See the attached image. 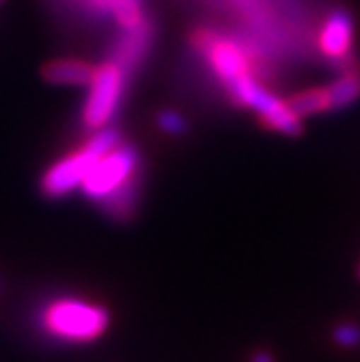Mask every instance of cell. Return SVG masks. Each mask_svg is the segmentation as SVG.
Returning a JSON list of instances; mask_svg holds the SVG:
<instances>
[{
  "mask_svg": "<svg viewBox=\"0 0 360 362\" xmlns=\"http://www.w3.org/2000/svg\"><path fill=\"white\" fill-rule=\"evenodd\" d=\"M354 44V20L347 11L337 9L332 11L323 22L321 35H319V48L321 52L335 59V61H345L352 52Z\"/></svg>",
  "mask_w": 360,
  "mask_h": 362,
  "instance_id": "obj_6",
  "label": "cell"
},
{
  "mask_svg": "<svg viewBox=\"0 0 360 362\" xmlns=\"http://www.w3.org/2000/svg\"><path fill=\"white\" fill-rule=\"evenodd\" d=\"M42 332L59 343H91L107 332L109 313L76 298H61L50 302L37 317Z\"/></svg>",
  "mask_w": 360,
  "mask_h": 362,
  "instance_id": "obj_1",
  "label": "cell"
},
{
  "mask_svg": "<svg viewBox=\"0 0 360 362\" xmlns=\"http://www.w3.org/2000/svg\"><path fill=\"white\" fill-rule=\"evenodd\" d=\"M0 3H3V0H0Z\"/></svg>",
  "mask_w": 360,
  "mask_h": 362,
  "instance_id": "obj_17",
  "label": "cell"
},
{
  "mask_svg": "<svg viewBox=\"0 0 360 362\" xmlns=\"http://www.w3.org/2000/svg\"><path fill=\"white\" fill-rule=\"evenodd\" d=\"M95 68L85 61L76 59H59L50 61L42 68V78L50 85H72V87H85L91 83Z\"/></svg>",
  "mask_w": 360,
  "mask_h": 362,
  "instance_id": "obj_7",
  "label": "cell"
},
{
  "mask_svg": "<svg viewBox=\"0 0 360 362\" xmlns=\"http://www.w3.org/2000/svg\"><path fill=\"white\" fill-rule=\"evenodd\" d=\"M128 76L130 72L115 59L98 65L89 83V95L83 109V122L87 128L100 130L111 124L126 93Z\"/></svg>",
  "mask_w": 360,
  "mask_h": 362,
  "instance_id": "obj_4",
  "label": "cell"
},
{
  "mask_svg": "<svg viewBox=\"0 0 360 362\" xmlns=\"http://www.w3.org/2000/svg\"><path fill=\"white\" fill-rule=\"evenodd\" d=\"M156 124L158 128L163 130V133H168V135H182L185 130H187V122L180 113L168 109V111H161L158 117H156Z\"/></svg>",
  "mask_w": 360,
  "mask_h": 362,
  "instance_id": "obj_13",
  "label": "cell"
},
{
  "mask_svg": "<svg viewBox=\"0 0 360 362\" xmlns=\"http://www.w3.org/2000/svg\"><path fill=\"white\" fill-rule=\"evenodd\" d=\"M328 95H330L332 109H345L354 105L360 98V76L356 72L343 74L332 85H328Z\"/></svg>",
  "mask_w": 360,
  "mask_h": 362,
  "instance_id": "obj_11",
  "label": "cell"
},
{
  "mask_svg": "<svg viewBox=\"0 0 360 362\" xmlns=\"http://www.w3.org/2000/svg\"><path fill=\"white\" fill-rule=\"evenodd\" d=\"M122 141L120 130L115 128H100L95 130V135L76 152L61 158L59 163L42 176L40 189L50 200H59V197L72 193L74 189H81V182L89 174V170L98 163L103 154H107L111 148H115Z\"/></svg>",
  "mask_w": 360,
  "mask_h": 362,
  "instance_id": "obj_2",
  "label": "cell"
},
{
  "mask_svg": "<svg viewBox=\"0 0 360 362\" xmlns=\"http://www.w3.org/2000/svg\"><path fill=\"white\" fill-rule=\"evenodd\" d=\"M250 362H274V356L269 351H256Z\"/></svg>",
  "mask_w": 360,
  "mask_h": 362,
  "instance_id": "obj_14",
  "label": "cell"
},
{
  "mask_svg": "<svg viewBox=\"0 0 360 362\" xmlns=\"http://www.w3.org/2000/svg\"><path fill=\"white\" fill-rule=\"evenodd\" d=\"M137 176H141V156L137 148L120 141L115 148L98 158V163L81 182V191L89 200L100 204Z\"/></svg>",
  "mask_w": 360,
  "mask_h": 362,
  "instance_id": "obj_3",
  "label": "cell"
},
{
  "mask_svg": "<svg viewBox=\"0 0 360 362\" xmlns=\"http://www.w3.org/2000/svg\"><path fill=\"white\" fill-rule=\"evenodd\" d=\"M87 3L98 11L115 16L122 28H133L148 20L141 7V0H87Z\"/></svg>",
  "mask_w": 360,
  "mask_h": 362,
  "instance_id": "obj_9",
  "label": "cell"
},
{
  "mask_svg": "<svg viewBox=\"0 0 360 362\" xmlns=\"http://www.w3.org/2000/svg\"><path fill=\"white\" fill-rule=\"evenodd\" d=\"M358 278H360V267H358Z\"/></svg>",
  "mask_w": 360,
  "mask_h": 362,
  "instance_id": "obj_16",
  "label": "cell"
},
{
  "mask_svg": "<svg viewBox=\"0 0 360 362\" xmlns=\"http://www.w3.org/2000/svg\"><path fill=\"white\" fill-rule=\"evenodd\" d=\"M3 288H5V278L0 276V293H3Z\"/></svg>",
  "mask_w": 360,
  "mask_h": 362,
  "instance_id": "obj_15",
  "label": "cell"
},
{
  "mask_svg": "<svg viewBox=\"0 0 360 362\" xmlns=\"http://www.w3.org/2000/svg\"><path fill=\"white\" fill-rule=\"evenodd\" d=\"M286 103H289V107L296 111L300 117L317 115V113H323V111H330L332 109L330 95H328V87H315V89L300 91L296 95H291Z\"/></svg>",
  "mask_w": 360,
  "mask_h": 362,
  "instance_id": "obj_10",
  "label": "cell"
},
{
  "mask_svg": "<svg viewBox=\"0 0 360 362\" xmlns=\"http://www.w3.org/2000/svg\"><path fill=\"white\" fill-rule=\"evenodd\" d=\"M191 44L207 59L211 70L226 85V89H231L235 83L252 74L248 52L235 40L221 35V33L213 28H198L191 35Z\"/></svg>",
  "mask_w": 360,
  "mask_h": 362,
  "instance_id": "obj_5",
  "label": "cell"
},
{
  "mask_svg": "<svg viewBox=\"0 0 360 362\" xmlns=\"http://www.w3.org/2000/svg\"><path fill=\"white\" fill-rule=\"evenodd\" d=\"M332 339L337 345L345 347V349H354L360 347V325L356 323H341L335 327Z\"/></svg>",
  "mask_w": 360,
  "mask_h": 362,
  "instance_id": "obj_12",
  "label": "cell"
},
{
  "mask_svg": "<svg viewBox=\"0 0 360 362\" xmlns=\"http://www.w3.org/2000/svg\"><path fill=\"white\" fill-rule=\"evenodd\" d=\"M150 37H152V28H150L148 20L144 24H139V26L124 28V35L115 46V57L113 59L117 63H122L124 68L130 72L148 54Z\"/></svg>",
  "mask_w": 360,
  "mask_h": 362,
  "instance_id": "obj_8",
  "label": "cell"
}]
</instances>
